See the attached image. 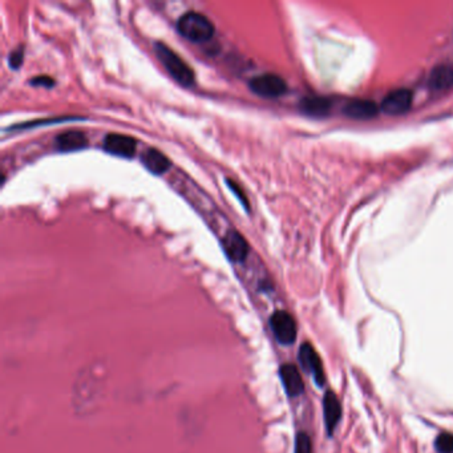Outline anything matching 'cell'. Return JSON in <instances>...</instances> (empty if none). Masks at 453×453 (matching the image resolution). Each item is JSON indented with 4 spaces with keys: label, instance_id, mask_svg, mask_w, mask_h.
<instances>
[{
    "label": "cell",
    "instance_id": "cell-16",
    "mask_svg": "<svg viewBox=\"0 0 453 453\" xmlns=\"http://www.w3.org/2000/svg\"><path fill=\"white\" fill-rule=\"evenodd\" d=\"M435 449L438 453H453V433H440L435 440Z\"/></svg>",
    "mask_w": 453,
    "mask_h": 453
},
{
    "label": "cell",
    "instance_id": "cell-19",
    "mask_svg": "<svg viewBox=\"0 0 453 453\" xmlns=\"http://www.w3.org/2000/svg\"><path fill=\"white\" fill-rule=\"evenodd\" d=\"M226 184L229 186V189L233 192L234 196L237 197V198H238V201L244 205V208L249 210V199H247V197H246L244 189H242L239 185L237 184L235 181L230 180V178H226Z\"/></svg>",
    "mask_w": 453,
    "mask_h": 453
},
{
    "label": "cell",
    "instance_id": "cell-11",
    "mask_svg": "<svg viewBox=\"0 0 453 453\" xmlns=\"http://www.w3.org/2000/svg\"><path fill=\"white\" fill-rule=\"evenodd\" d=\"M323 414L324 423L329 435H332L334 429L336 428L341 417H342V405L339 403L336 395L334 392H326L323 399Z\"/></svg>",
    "mask_w": 453,
    "mask_h": 453
},
{
    "label": "cell",
    "instance_id": "cell-2",
    "mask_svg": "<svg viewBox=\"0 0 453 453\" xmlns=\"http://www.w3.org/2000/svg\"><path fill=\"white\" fill-rule=\"evenodd\" d=\"M177 31L189 41L205 43L214 37L216 28L205 15L189 11L180 16L177 22Z\"/></svg>",
    "mask_w": 453,
    "mask_h": 453
},
{
    "label": "cell",
    "instance_id": "cell-18",
    "mask_svg": "<svg viewBox=\"0 0 453 453\" xmlns=\"http://www.w3.org/2000/svg\"><path fill=\"white\" fill-rule=\"evenodd\" d=\"M23 60H25V47L20 46L16 49H13V52L8 56V65L13 70H19L23 65Z\"/></svg>",
    "mask_w": 453,
    "mask_h": 453
},
{
    "label": "cell",
    "instance_id": "cell-12",
    "mask_svg": "<svg viewBox=\"0 0 453 453\" xmlns=\"http://www.w3.org/2000/svg\"><path fill=\"white\" fill-rule=\"evenodd\" d=\"M428 86L432 91L442 92L453 88V67L448 64L436 65L428 77Z\"/></svg>",
    "mask_w": 453,
    "mask_h": 453
},
{
    "label": "cell",
    "instance_id": "cell-6",
    "mask_svg": "<svg viewBox=\"0 0 453 453\" xmlns=\"http://www.w3.org/2000/svg\"><path fill=\"white\" fill-rule=\"evenodd\" d=\"M137 141L131 136L110 133L103 141V149L112 156L132 159L136 155Z\"/></svg>",
    "mask_w": 453,
    "mask_h": 453
},
{
    "label": "cell",
    "instance_id": "cell-5",
    "mask_svg": "<svg viewBox=\"0 0 453 453\" xmlns=\"http://www.w3.org/2000/svg\"><path fill=\"white\" fill-rule=\"evenodd\" d=\"M414 95L409 89L400 88L390 92L381 103V110L390 116H400L405 114L412 107Z\"/></svg>",
    "mask_w": 453,
    "mask_h": 453
},
{
    "label": "cell",
    "instance_id": "cell-10",
    "mask_svg": "<svg viewBox=\"0 0 453 453\" xmlns=\"http://www.w3.org/2000/svg\"><path fill=\"white\" fill-rule=\"evenodd\" d=\"M88 147V138L81 131H67L56 137L55 147L59 152L70 153Z\"/></svg>",
    "mask_w": 453,
    "mask_h": 453
},
{
    "label": "cell",
    "instance_id": "cell-15",
    "mask_svg": "<svg viewBox=\"0 0 453 453\" xmlns=\"http://www.w3.org/2000/svg\"><path fill=\"white\" fill-rule=\"evenodd\" d=\"M299 110L311 117H324L331 110V100L322 96H307L301 100Z\"/></svg>",
    "mask_w": 453,
    "mask_h": 453
},
{
    "label": "cell",
    "instance_id": "cell-13",
    "mask_svg": "<svg viewBox=\"0 0 453 453\" xmlns=\"http://www.w3.org/2000/svg\"><path fill=\"white\" fill-rule=\"evenodd\" d=\"M283 387L289 396L294 398L305 391V384L298 368L293 365H283L280 371Z\"/></svg>",
    "mask_w": 453,
    "mask_h": 453
},
{
    "label": "cell",
    "instance_id": "cell-1",
    "mask_svg": "<svg viewBox=\"0 0 453 453\" xmlns=\"http://www.w3.org/2000/svg\"><path fill=\"white\" fill-rule=\"evenodd\" d=\"M155 53L162 67L166 70V72L172 76L174 81L184 86H192L195 84L196 76L193 70L171 47L157 41L155 43Z\"/></svg>",
    "mask_w": 453,
    "mask_h": 453
},
{
    "label": "cell",
    "instance_id": "cell-20",
    "mask_svg": "<svg viewBox=\"0 0 453 453\" xmlns=\"http://www.w3.org/2000/svg\"><path fill=\"white\" fill-rule=\"evenodd\" d=\"M67 120H72V119H65V117H63V119H49V120H39V122H34V123L19 124V125L13 126V128H10V129H7V131H15V129H19V131H22V129H31V128H34V126H37V125L62 123V122H67Z\"/></svg>",
    "mask_w": 453,
    "mask_h": 453
},
{
    "label": "cell",
    "instance_id": "cell-8",
    "mask_svg": "<svg viewBox=\"0 0 453 453\" xmlns=\"http://www.w3.org/2000/svg\"><path fill=\"white\" fill-rule=\"evenodd\" d=\"M299 360L303 368L314 376L319 387H322L324 384V371L322 366V360L311 344H302L299 350Z\"/></svg>",
    "mask_w": 453,
    "mask_h": 453
},
{
    "label": "cell",
    "instance_id": "cell-17",
    "mask_svg": "<svg viewBox=\"0 0 453 453\" xmlns=\"http://www.w3.org/2000/svg\"><path fill=\"white\" fill-rule=\"evenodd\" d=\"M295 453H313V442L307 433H298L295 440Z\"/></svg>",
    "mask_w": 453,
    "mask_h": 453
},
{
    "label": "cell",
    "instance_id": "cell-3",
    "mask_svg": "<svg viewBox=\"0 0 453 453\" xmlns=\"http://www.w3.org/2000/svg\"><path fill=\"white\" fill-rule=\"evenodd\" d=\"M249 88L259 98H277L287 92V84L280 74H261L249 81Z\"/></svg>",
    "mask_w": 453,
    "mask_h": 453
},
{
    "label": "cell",
    "instance_id": "cell-4",
    "mask_svg": "<svg viewBox=\"0 0 453 453\" xmlns=\"http://www.w3.org/2000/svg\"><path fill=\"white\" fill-rule=\"evenodd\" d=\"M270 326L278 342L284 346L293 344L296 339V323L286 311H275L270 318Z\"/></svg>",
    "mask_w": 453,
    "mask_h": 453
},
{
    "label": "cell",
    "instance_id": "cell-14",
    "mask_svg": "<svg viewBox=\"0 0 453 453\" xmlns=\"http://www.w3.org/2000/svg\"><path fill=\"white\" fill-rule=\"evenodd\" d=\"M141 162L149 172L157 174V176L168 172V169L172 165L171 159H168L162 152H159L155 147L147 149L141 155Z\"/></svg>",
    "mask_w": 453,
    "mask_h": 453
},
{
    "label": "cell",
    "instance_id": "cell-21",
    "mask_svg": "<svg viewBox=\"0 0 453 453\" xmlns=\"http://www.w3.org/2000/svg\"><path fill=\"white\" fill-rule=\"evenodd\" d=\"M29 84L32 86H43V88H52L55 86V80L49 77L47 74L43 76H37L29 80Z\"/></svg>",
    "mask_w": 453,
    "mask_h": 453
},
{
    "label": "cell",
    "instance_id": "cell-7",
    "mask_svg": "<svg viewBox=\"0 0 453 453\" xmlns=\"http://www.w3.org/2000/svg\"><path fill=\"white\" fill-rule=\"evenodd\" d=\"M222 247L226 257L237 263L244 262L249 254V245L244 235L233 229L225 234L222 239Z\"/></svg>",
    "mask_w": 453,
    "mask_h": 453
},
{
    "label": "cell",
    "instance_id": "cell-9",
    "mask_svg": "<svg viewBox=\"0 0 453 453\" xmlns=\"http://www.w3.org/2000/svg\"><path fill=\"white\" fill-rule=\"evenodd\" d=\"M379 112V107L371 101L365 98H355L350 100L343 107V113L353 120H369L374 119Z\"/></svg>",
    "mask_w": 453,
    "mask_h": 453
}]
</instances>
